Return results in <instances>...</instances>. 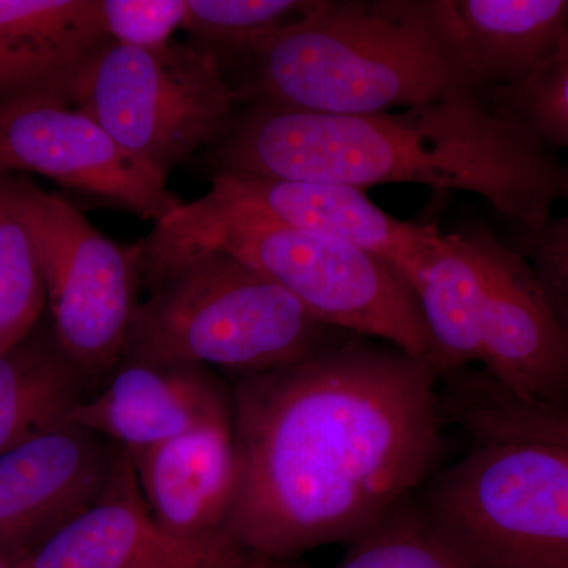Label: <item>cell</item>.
<instances>
[{"mask_svg": "<svg viewBox=\"0 0 568 568\" xmlns=\"http://www.w3.org/2000/svg\"><path fill=\"white\" fill-rule=\"evenodd\" d=\"M182 29L216 54H235L304 18L316 0H186Z\"/></svg>", "mask_w": 568, "mask_h": 568, "instance_id": "cell-21", "label": "cell"}, {"mask_svg": "<svg viewBox=\"0 0 568 568\" xmlns=\"http://www.w3.org/2000/svg\"><path fill=\"white\" fill-rule=\"evenodd\" d=\"M122 455L67 422L0 455V556L14 566L81 517L110 487Z\"/></svg>", "mask_w": 568, "mask_h": 568, "instance_id": "cell-13", "label": "cell"}, {"mask_svg": "<svg viewBox=\"0 0 568 568\" xmlns=\"http://www.w3.org/2000/svg\"><path fill=\"white\" fill-rule=\"evenodd\" d=\"M467 568H568V452L481 440L418 504Z\"/></svg>", "mask_w": 568, "mask_h": 568, "instance_id": "cell-7", "label": "cell"}, {"mask_svg": "<svg viewBox=\"0 0 568 568\" xmlns=\"http://www.w3.org/2000/svg\"><path fill=\"white\" fill-rule=\"evenodd\" d=\"M130 457L141 495L162 525L183 536H224L239 485L233 417Z\"/></svg>", "mask_w": 568, "mask_h": 568, "instance_id": "cell-16", "label": "cell"}, {"mask_svg": "<svg viewBox=\"0 0 568 568\" xmlns=\"http://www.w3.org/2000/svg\"><path fill=\"white\" fill-rule=\"evenodd\" d=\"M239 102L222 58L204 44L178 41L153 50L110 41L82 67L65 97L163 178L222 140Z\"/></svg>", "mask_w": 568, "mask_h": 568, "instance_id": "cell-8", "label": "cell"}, {"mask_svg": "<svg viewBox=\"0 0 568 568\" xmlns=\"http://www.w3.org/2000/svg\"><path fill=\"white\" fill-rule=\"evenodd\" d=\"M47 301L28 230L0 183V354L21 345Z\"/></svg>", "mask_w": 568, "mask_h": 568, "instance_id": "cell-20", "label": "cell"}, {"mask_svg": "<svg viewBox=\"0 0 568 568\" xmlns=\"http://www.w3.org/2000/svg\"><path fill=\"white\" fill-rule=\"evenodd\" d=\"M219 173L336 183H390L477 194L530 233L562 196L566 166L481 93L405 110L320 114L250 104L216 142Z\"/></svg>", "mask_w": 568, "mask_h": 568, "instance_id": "cell-2", "label": "cell"}, {"mask_svg": "<svg viewBox=\"0 0 568 568\" xmlns=\"http://www.w3.org/2000/svg\"><path fill=\"white\" fill-rule=\"evenodd\" d=\"M439 395L443 418L481 440H528L568 452V409L523 399L485 372L465 368L446 375Z\"/></svg>", "mask_w": 568, "mask_h": 568, "instance_id": "cell-19", "label": "cell"}, {"mask_svg": "<svg viewBox=\"0 0 568 568\" xmlns=\"http://www.w3.org/2000/svg\"><path fill=\"white\" fill-rule=\"evenodd\" d=\"M0 568H13V566H11L9 560H6L0 556Z\"/></svg>", "mask_w": 568, "mask_h": 568, "instance_id": "cell-26", "label": "cell"}, {"mask_svg": "<svg viewBox=\"0 0 568 568\" xmlns=\"http://www.w3.org/2000/svg\"><path fill=\"white\" fill-rule=\"evenodd\" d=\"M409 286L437 377L478 362L510 394L568 409V327L519 250L487 231L443 234Z\"/></svg>", "mask_w": 568, "mask_h": 568, "instance_id": "cell-4", "label": "cell"}, {"mask_svg": "<svg viewBox=\"0 0 568 568\" xmlns=\"http://www.w3.org/2000/svg\"><path fill=\"white\" fill-rule=\"evenodd\" d=\"M467 92L523 84L568 33V0H409Z\"/></svg>", "mask_w": 568, "mask_h": 568, "instance_id": "cell-14", "label": "cell"}, {"mask_svg": "<svg viewBox=\"0 0 568 568\" xmlns=\"http://www.w3.org/2000/svg\"><path fill=\"white\" fill-rule=\"evenodd\" d=\"M104 32L112 43L153 50L171 43L185 24L186 0H100Z\"/></svg>", "mask_w": 568, "mask_h": 568, "instance_id": "cell-24", "label": "cell"}, {"mask_svg": "<svg viewBox=\"0 0 568 568\" xmlns=\"http://www.w3.org/2000/svg\"><path fill=\"white\" fill-rule=\"evenodd\" d=\"M335 568H467L417 504H403L354 541Z\"/></svg>", "mask_w": 568, "mask_h": 568, "instance_id": "cell-22", "label": "cell"}, {"mask_svg": "<svg viewBox=\"0 0 568 568\" xmlns=\"http://www.w3.org/2000/svg\"><path fill=\"white\" fill-rule=\"evenodd\" d=\"M526 260L544 286L562 323L568 327V168L562 196L544 226L523 233Z\"/></svg>", "mask_w": 568, "mask_h": 568, "instance_id": "cell-25", "label": "cell"}, {"mask_svg": "<svg viewBox=\"0 0 568 568\" xmlns=\"http://www.w3.org/2000/svg\"><path fill=\"white\" fill-rule=\"evenodd\" d=\"M28 338L0 354V455L65 424L97 384L58 342L47 346Z\"/></svg>", "mask_w": 568, "mask_h": 568, "instance_id": "cell-18", "label": "cell"}, {"mask_svg": "<svg viewBox=\"0 0 568 568\" xmlns=\"http://www.w3.org/2000/svg\"><path fill=\"white\" fill-rule=\"evenodd\" d=\"M241 99L320 114L405 110L467 92L409 0H316L301 20L230 55Z\"/></svg>", "mask_w": 568, "mask_h": 568, "instance_id": "cell-3", "label": "cell"}, {"mask_svg": "<svg viewBox=\"0 0 568 568\" xmlns=\"http://www.w3.org/2000/svg\"><path fill=\"white\" fill-rule=\"evenodd\" d=\"M481 95L549 149H568V33L558 51L528 81Z\"/></svg>", "mask_w": 568, "mask_h": 568, "instance_id": "cell-23", "label": "cell"}, {"mask_svg": "<svg viewBox=\"0 0 568 568\" xmlns=\"http://www.w3.org/2000/svg\"><path fill=\"white\" fill-rule=\"evenodd\" d=\"M110 41L100 0H0V103H65L77 74Z\"/></svg>", "mask_w": 568, "mask_h": 568, "instance_id": "cell-17", "label": "cell"}, {"mask_svg": "<svg viewBox=\"0 0 568 568\" xmlns=\"http://www.w3.org/2000/svg\"><path fill=\"white\" fill-rule=\"evenodd\" d=\"M437 379L395 347L355 342L239 376V485L224 536L287 566L376 528L443 454Z\"/></svg>", "mask_w": 568, "mask_h": 568, "instance_id": "cell-1", "label": "cell"}, {"mask_svg": "<svg viewBox=\"0 0 568 568\" xmlns=\"http://www.w3.org/2000/svg\"><path fill=\"white\" fill-rule=\"evenodd\" d=\"M134 248L149 287L186 257L220 250L280 284L321 323L375 336L428 361L429 335L413 287L386 261L346 242L263 220L234 219L194 226L159 223Z\"/></svg>", "mask_w": 568, "mask_h": 568, "instance_id": "cell-6", "label": "cell"}, {"mask_svg": "<svg viewBox=\"0 0 568 568\" xmlns=\"http://www.w3.org/2000/svg\"><path fill=\"white\" fill-rule=\"evenodd\" d=\"M13 568H290L256 558L226 536L190 537L162 525L145 504L123 448L110 487L88 511Z\"/></svg>", "mask_w": 568, "mask_h": 568, "instance_id": "cell-12", "label": "cell"}, {"mask_svg": "<svg viewBox=\"0 0 568 568\" xmlns=\"http://www.w3.org/2000/svg\"><path fill=\"white\" fill-rule=\"evenodd\" d=\"M149 290L134 310L121 364L220 366L248 375L298 364L343 334L220 250L186 257Z\"/></svg>", "mask_w": 568, "mask_h": 568, "instance_id": "cell-5", "label": "cell"}, {"mask_svg": "<svg viewBox=\"0 0 568 568\" xmlns=\"http://www.w3.org/2000/svg\"><path fill=\"white\" fill-rule=\"evenodd\" d=\"M111 375L65 422L130 454L233 417V396L207 366L121 364Z\"/></svg>", "mask_w": 568, "mask_h": 568, "instance_id": "cell-15", "label": "cell"}, {"mask_svg": "<svg viewBox=\"0 0 568 568\" xmlns=\"http://www.w3.org/2000/svg\"><path fill=\"white\" fill-rule=\"evenodd\" d=\"M0 183L31 237L55 342L99 384L121 364L138 306L136 250L121 248L69 201L29 179L2 174Z\"/></svg>", "mask_w": 568, "mask_h": 568, "instance_id": "cell-9", "label": "cell"}, {"mask_svg": "<svg viewBox=\"0 0 568 568\" xmlns=\"http://www.w3.org/2000/svg\"><path fill=\"white\" fill-rule=\"evenodd\" d=\"M234 219L263 220L346 242L386 261L407 284L443 234L433 224L395 219L355 186L233 173H216L204 196L160 223L194 226Z\"/></svg>", "mask_w": 568, "mask_h": 568, "instance_id": "cell-10", "label": "cell"}, {"mask_svg": "<svg viewBox=\"0 0 568 568\" xmlns=\"http://www.w3.org/2000/svg\"><path fill=\"white\" fill-rule=\"evenodd\" d=\"M36 173L153 220H166L183 203L166 178L145 166L100 123L50 99L0 103V175Z\"/></svg>", "mask_w": 568, "mask_h": 568, "instance_id": "cell-11", "label": "cell"}]
</instances>
